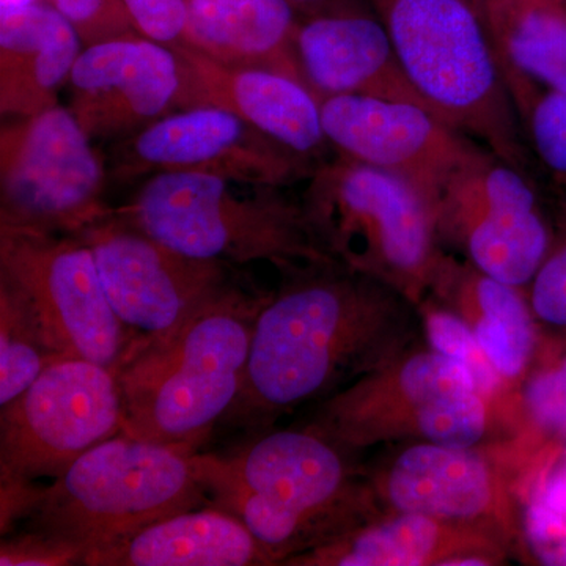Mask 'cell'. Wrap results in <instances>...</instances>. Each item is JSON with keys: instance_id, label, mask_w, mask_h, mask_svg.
Returning <instances> with one entry per match:
<instances>
[{"instance_id": "6da1fadb", "label": "cell", "mask_w": 566, "mask_h": 566, "mask_svg": "<svg viewBox=\"0 0 566 566\" xmlns=\"http://www.w3.org/2000/svg\"><path fill=\"white\" fill-rule=\"evenodd\" d=\"M253 327L243 390L227 419L266 427L416 345L419 305L340 263L285 274Z\"/></svg>"}, {"instance_id": "7a4b0ae2", "label": "cell", "mask_w": 566, "mask_h": 566, "mask_svg": "<svg viewBox=\"0 0 566 566\" xmlns=\"http://www.w3.org/2000/svg\"><path fill=\"white\" fill-rule=\"evenodd\" d=\"M353 453L312 428L271 431L230 455L197 452L210 505L237 516L274 565L381 513Z\"/></svg>"}, {"instance_id": "3957f363", "label": "cell", "mask_w": 566, "mask_h": 566, "mask_svg": "<svg viewBox=\"0 0 566 566\" xmlns=\"http://www.w3.org/2000/svg\"><path fill=\"white\" fill-rule=\"evenodd\" d=\"M270 296L230 282L169 337L129 356L117 374L122 433L199 450L243 390L253 327Z\"/></svg>"}, {"instance_id": "277c9868", "label": "cell", "mask_w": 566, "mask_h": 566, "mask_svg": "<svg viewBox=\"0 0 566 566\" xmlns=\"http://www.w3.org/2000/svg\"><path fill=\"white\" fill-rule=\"evenodd\" d=\"M115 214L191 259L266 262L285 274L335 262L312 232L303 205L279 188L207 174H156Z\"/></svg>"}, {"instance_id": "5b68a950", "label": "cell", "mask_w": 566, "mask_h": 566, "mask_svg": "<svg viewBox=\"0 0 566 566\" xmlns=\"http://www.w3.org/2000/svg\"><path fill=\"white\" fill-rule=\"evenodd\" d=\"M301 205L342 266L394 286L419 307L434 292L449 255L434 208L408 181L337 156L316 167Z\"/></svg>"}, {"instance_id": "8992f818", "label": "cell", "mask_w": 566, "mask_h": 566, "mask_svg": "<svg viewBox=\"0 0 566 566\" xmlns=\"http://www.w3.org/2000/svg\"><path fill=\"white\" fill-rule=\"evenodd\" d=\"M436 114L526 172L517 112L472 0H367Z\"/></svg>"}, {"instance_id": "52a82bcc", "label": "cell", "mask_w": 566, "mask_h": 566, "mask_svg": "<svg viewBox=\"0 0 566 566\" xmlns=\"http://www.w3.org/2000/svg\"><path fill=\"white\" fill-rule=\"evenodd\" d=\"M197 452L114 436L43 486L28 526L76 543L88 556L164 517L210 505Z\"/></svg>"}, {"instance_id": "ba28073f", "label": "cell", "mask_w": 566, "mask_h": 566, "mask_svg": "<svg viewBox=\"0 0 566 566\" xmlns=\"http://www.w3.org/2000/svg\"><path fill=\"white\" fill-rule=\"evenodd\" d=\"M490 415L463 365L412 345L319 401L307 427L349 453L406 442L479 447Z\"/></svg>"}, {"instance_id": "9c48e42d", "label": "cell", "mask_w": 566, "mask_h": 566, "mask_svg": "<svg viewBox=\"0 0 566 566\" xmlns=\"http://www.w3.org/2000/svg\"><path fill=\"white\" fill-rule=\"evenodd\" d=\"M109 170L69 106L0 129V226L80 234L114 212Z\"/></svg>"}, {"instance_id": "30bf717a", "label": "cell", "mask_w": 566, "mask_h": 566, "mask_svg": "<svg viewBox=\"0 0 566 566\" xmlns=\"http://www.w3.org/2000/svg\"><path fill=\"white\" fill-rule=\"evenodd\" d=\"M0 279L24 297L59 357L91 360L118 374L134 335L112 308L82 238L0 226Z\"/></svg>"}, {"instance_id": "8fae6325", "label": "cell", "mask_w": 566, "mask_h": 566, "mask_svg": "<svg viewBox=\"0 0 566 566\" xmlns=\"http://www.w3.org/2000/svg\"><path fill=\"white\" fill-rule=\"evenodd\" d=\"M125 405L109 368L62 357L0 411V482L65 474L93 447L120 434Z\"/></svg>"}, {"instance_id": "7c38bea8", "label": "cell", "mask_w": 566, "mask_h": 566, "mask_svg": "<svg viewBox=\"0 0 566 566\" xmlns=\"http://www.w3.org/2000/svg\"><path fill=\"white\" fill-rule=\"evenodd\" d=\"M316 167L232 112L193 106L114 144L107 170L109 180L117 182L193 172L283 189L307 181Z\"/></svg>"}, {"instance_id": "4fadbf2b", "label": "cell", "mask_w": 566, "mask_h": 566, "mask_svg": "<svg viewBox=\"0 0 566 566\" xmlns=\"http://www.w3.org/2000/svg\"><path fill=\"white\" fill-rule=\"evenodd\" d=\"M77 237L92 249L112 308L134 335L129 356L169 337L230 283L229 264L182 255L123 221L115 208Z\"/></svg>"}, {"instance_id": "5bb4252c", "label": "cell", "mask_w": 566, "mask_h": 566, "mask_svg": "<svg viewBox=\"0 0 566 566\" xmlns=\"http://www.w3.org/2000/svg\"><path fill=\"white\" fill-rule=\"evenodd\" d=\"M441 240L495 281L528 285L551 253V232L526 172L486 151L458 175L436 210Z\"/></svg>"}, {"instance_id": "9a60e30c", "label": "cell", "mask_w": 566, "mask_h": 566, "mask_svg": "<svg viewBox=\"0 0 566 566\" xmlns=\"http://www.w3.org/2000/svg\"><path fill=\"white\" fill-rule=\"evenodd\" d=\"M365 472L381 513H420L515 545L521 536L509 472L480 447L398 444Z\"/></svg>"}, {"instance_id": "2e32d148", "label": "cell", "mask_w": 566, "mask_h": 566, "mask_svg": "<svg viewBox=\"0 0 566 566\" xmlns=\"http://www.w3.org/2000/svg\"><path fill=\"white\" fill-rule=\"evenodd\" d=\"M318 102L338 156L408 181L434 212L458 175L490 151L417 104L352 95Z\"/></svg>"}, {"instance_id": "e0dca14e", "label": "cell", "mask_w": 566, "mask_h": 566, "mask_svg": "<svg viewBox=\"0 0 566 566\" xmlns=\"http://www.w3.org/2000/svg\"><path fill=\"white\" fill-rule=\"evenodd\" d=\"M69 87V109L93 142L117 144L189 107L180 54L144 35L84 46Z\"/></svg>"}, {"instance_id": "ac0fdd59", "label": "cell", "mask_w": 566, "mask_h": 566, "mask_svg": "<svg viewBox=\"0 0 566 566\" xmlns=\"http://www.w3.org/2000/svg\"><path fill=\"white\" fill-rule=\"evenodd\" d=\"M296 54L305 87L316 99L368 96L417 104L438 115L409 80L368 2L337 13L301 17Z\"/></svg>"}, {"instance_id": "d6986e66", "label": "cell", "mask_w": 566, "mask_h": 566, "mask_svg": "<svg viewBox=\"0 0 566 566\" xmlns=\"http://www.w3.org/2000/svg\"><path fill=\"white\" fill-rule=\"evenodd\" d=\"M175 50L185 65L189 107H222L315 166L326 161L331 145L322 107L303 82L271 70L226 65L191 48Z\"/></svg>"}, {"instance_id": "ffe728a7", "label": "cell", "mask_w": 566, "mask_h": 566, "mask_svg": "<svg viewBox=\"0 0 566 566\" xmlns=\"http://www.w3.org/2000/svg\"><path fill=\"white\" fill-rule=\"evenodd\" d=\"M509 546L494 535L420 513H379L285 566H491Z\"/></svg>"}, {"instance_id": "44dd1931", "label": "cell", "mask_w": 566, "mask_h": 566, "mask_svg": "<svg viewBox=\"0 0 566 566\" xmlns=\"http://www.w3.org/2000/svg\"><path fill=\"white\" fill-rule=\"evenodd\" d=\"M84 43L44 0H17L0 18V114L31 117L57 106Z\"/></svg>"}, {"instance_id": "7402d4cb", "label": "cell", "mask_w": 566, "mask_h": 566, "mask_svg": "<svg viewBox=\"0 0 566 566\" xmlns=\"http://www.w3.org/2000/svg\"><path fill=\"white\" fill-rule=\"evenodd\" d=\"M186 7L181 46L226 65L271 70L304 84L296 54L301 14L290 0H186Z\"/></svg>"}, {"instance_id": "603a6c76", "label": "cell", "mask_w": 566, "mask_h": 566, "mask_svg": "<svg viewBox=\"0 0 566 566\" xmlns=\"http://www.w3.org/2000/svg\"><path fill=\"white\" fill-rule=\"evenodd\" d=\"M85 566L274 565L248 527L214 505L175 513L125 542L88 554Z\"/></svg>"}, {"instance_id": "cb8c5ba5", "label": "cell", "mask_w": 566, "mask_h": 566, "mask_svg": "<svg viewBox=\"0 0 566 566\" xmlns=\"http://www.w3.org/2000/svg\"><path fill=\"white\" fill-rule=\"evenodd\" d=\"M480 11L517 117L539 95L536 85L566 92L565 0H485Z\"/></svg>"}, {"instance_id": "d4e9b609", "label": "cell", "mask_w": 566, "mask_h": 566, "mask_svg": "<svg viewBox=\"0 0 566 566\" xmlns=\"http://www.w3.org/2000/svg\"><path fill=\"white\" fill-rule=\"evenodd\" d=\"M430 297L471 326L488 359L506 381H523L542 344L534 311L517 286L449 256Z\"/></svg>"}, {"instance_id": "484cf974", "label": "cell", "mask_w": 566, "mask_h": 566, "mask_svg": "<svg viewBox=\"0 0 566 566\" xmlns=\"http://www.w3.org/2000/svg\"><path fill=\"white\" fill-rule=\"evenodd\" d=\"M543 346V360L532 364L515 406L526 422L532 468L566 446V335L554 348Z\"/></svg>"}, {"instance_id": "4316f807", "label": "cell", "mask_w": 566, "mask_h": 566, "mask_svg": "<svg viewBox=\"0 0 566 566\" xmlns=\"http://www.w3.org/2000/svg\"><path fill=\"white\" fill-rule=\"evenodd\" d=\"M57 359L24 297L0 279V408Z\"/></svg>"}, {"instance_id": "83f0119b", "label": "cell", "mask_w": 566, "mask_h": 566, "mask_svg": "<svg viewBox=\"0 0 566 566\" xmlns=\"http://www.w3.org/2000/svg\"><path fill=\"white\" fill-rule=\"evenodd\" d=\"M428 346L463 365L474 379L480 395L490 405L497 406L510 382L495 370L483 352L474 331L452 308L428 297L419 307Z\"/></svg>"}, {"instance_id": "f1b7e54d", "label": "cell", "mask_w": 566, "mask_h": 566, "mask_svg": "<svg viewBox=\"0 0 566 566\" xmlns=\"http://www.w3.org/2000/svg\"><path fill=\"white\" fill-rule=\"evenodd\" d=\"M73 25L84 46L140 35L123 0H44Z\"/></svg>"}, {"instance_id": "f546056e", "label": "cell", "mask_w": 566, "mask_h": 566, "mask_svg": "<svg viewBox=\"0 0 566 566\" xmlns=\"http://www.w3.org/2000/svg\"><path fill=\"white\" fill-rule=\"evenodd\" d=\"M87 551L50 532L28 528L21 534L3 535L0 543L2 566L84 565Z\"/></svg>"}, {"instance_id": "4dcf8cb0", "label": "cell", "mask_w": 566, "mask_h": 566, "mask_svg": "<svg viewBox=\"0 0 566 566\" xmlns=\"http://www.w3.org/2000/svg\"><path fill=\"white\" fill-rule=\"evenodd\" d=\"M524 123L543 163L566 177V92L539 93Z\"/></svg>"}, {"instance_id": "1f68e13d", "label": "cell", "mask_w": 566, "mask_h": 566, "mask_svg": "<svg viewBox=\"0 0 566 566\" xmlns=\"http://www.w3.org/2000/svg\"><path fill=\"white\" fill-rule=\"evenodd\" d=\"M531 285L528 303L536 319L566 335V244L551 251Z\"/></svg>"}, {"instance_id": "d6a6232c", "label": "cell", "mask_w": 566, "mask_h": 566, "mask_svg": "<svg viewBox=\"0 0 566 566\" xmlns=\"http://www.w3.org/2000/svg\"><path fill=\"white\" fill-rule=\"evenodd\" d=\"M521 536L528 554L539 565L566 566V517L526 502Z\"/></svg>"}, {"instance_id": "836d02e7", "label": "cell", "mask_w": 566, "mask_h": 566, "mask_svg": "<svg viewBox=\"0 0 566 566\" xmlns=\"http://www.w3.org/2000/svg\"><path fill=\"white\" fill-rule=\"evenodd\" d=\"M140 35L166 46H181L185 40L186 0H123Z\"/></svg>"}, {"instance_id": "e575fe53", "label": "cell", "mask_w": 566, "mask_h": 566, "mask_svg": "<svg viewBox=\"0 0 566 566\" xmlns=\"http://www.w3.org/2000/svg\"><path fill=\"white\" fill-rule=\"evenodd\" d=\"M290 2L303 18L337 13V11L356 9L367 3L365 0H290Z\"/></svg>"}, {"instance_id": "d590c367", "label": "cell", "mask_w": 566, "mask_h": 566, "mask_svg": "<svg viewBox=\"0 0 566 566\" xmlns=\"http://www.w3.org/2000/svg\"><path fill=\"white\" fill-rule=\"evenodd\" d=\"M472 2H474L476 6V9L480 10V9H482L483 3H485V0H472ZM480 13H482V11H480Z\"/></svg>"}, {"instance_id": "8d00e7d4", "label": "cell", "mask_w": 566, "mask_h": 566, "mask_svg": "<svg viewBox=\"0 0 566 566\" xmlns=\"http://www.w3.org/2000/svg\"><path fill=\"white\" fill-rule=\"evenodd\" d=\"M565 2H566V0H565Z\"/></svg>"}]
</instances>
